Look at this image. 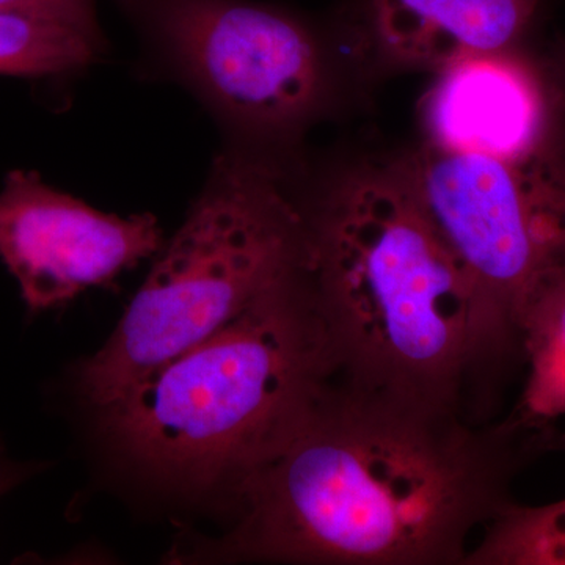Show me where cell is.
Masks as SVG:
<instances>
[{
	"mask_svg": "<svg viewBox=\"0 0 565 565\" xmlns=\"http://www.w3.org/2000/svg\"><path fill=\"white\" fill-rule=\"evenodd\" d=\"M555 429L475 423L334 379L266 459L230 487L222 559L463 565L468 541L512 503Z\"/></svg>",
	"mask_w": 565,
	"mask_h": 565,
	"instance_id": "1",
	"label": "cell"
},
{
	"mask_svg": "<svg viewBox=\"0 0 565 565\" xmlns=\"http://www.w3.org/2000/svg\"><path fill=\"white\" fill-rule=\"evenodd\" d=\"M338 377L479 422L501 375L484 302L396 161L334 182L307 221Z\"/></svg>",
	"mask_w": 565,
	"mask_h": 565,
	"instance_id": "2",
	"label": "cell"
},
{
	"mask_svg": "<svg viewBox=\"0 0 565 565\" xmlns=\"http://www.w3.org/2000/svg\"><path fill=\"white\" fill-rule=\"evenodd\" d=\"M337 377L305 269L99 412L111 445L147 478L188 494L226 493Z\"/></svg>",
	"mask_w": 565,
	"mask_h": 565,
	"instance_id": "3",
	"label": "cell"
},
{
	"mask_svg": "<svg viewBox=\"0 0 565 565\" xmlns=\"http://www.w3.org/2000/svg\"><path fill=\"white\" fill-rule=\"evenodd\" d=\"M308 266L307 218L275 174L222 159L109 340L81 364L82 396L106 407Z\"/></svg>",
	"mask_w": 565,
	"mask_h": 565,
	"instance_id": "4",
	"label": "cell"
},
{
	"mask_svg": "<svg viewBox=\"0 0 565 565\" xmlns=\"http://www.w3.org/2000/svg\"><path fill=\"white\" fill-rule=\"evenodd\" d=\"M438 232L471 274L501 373L522 359L527 294L565 263V161L556 148L512 161L424 143L397 159Z\"/></svg>",
	"mask_w": 565,
	"mask_h": 565,
	"instance_id": "5",
	"label": "cell"
},
{
	"mask_svg": "<svg viewBox=\"0 0 565 565\" xmlns=\"http://www.w3.org/2000/svg\"><path fill=\"white\" fill-rule=\"evenodd\" d=\"M143 2L178 68L230 120L256 131H286L318 106L321 52L292 14L247 0Z\"/></svg>",
	"mask_w": 565,
	"mask_h": 565,
	"instance_id": "6",
	"label": "cell"
},
{
	"mask_svg": "<svg viewBox=\"0 0 565 565\" xmlns=\"http://www.w3.org/2000/svg\"><path fill=\"white\" fill-rule=\"evenodd\" d=\"M161 243L151 214H106L35 172L14 170L0 191V259L33 313L109 285L161 250Z\"/></svg>",
	"mask_w": 565,
	"mask_h": 565,
	"instance_id": "7",
	"label": "cell"
},
{
	"mask_svg": "<svg viewBox=\"0 0 565 565\" xmlns=\"http://www.w3.org/2000/svg\"><path fill=\"white\" fill-rule=\"evenodd\" d=\"M437 73L423 102L427 143L512 161L555 148L552 77L520 46L470 55Z\"/></svg>",
	"mask_w": 565,
	"mask_h": 565,
	"instance_id": "8",
	"label": "cell"
},
{
	"mask_svg": "<svg viewBox=\"0 0 565 565\" xmlns=\"http://www.w3.org/2000/svg\"><path fill=\"white\" fill-rule=\"evenodd\" d=\"M542 0H367L371 39L382 61L440 71L449 63L519 47Z\"/></svg>",
	"mask_w": 565,
	"mask_h": 565,
	"instance_id": "9",
	"label": "cell"
},
{
	"mask_svg": "<svg viewBox=\"0 0 565 565\" xmlns=\"http://www.w3.org/2000/svg\"><path fill=\"white\" fill-rule=\"evenodd\" d=\"M525 388L511 415L531 427H552L565 416V263L542 275L519 318Z\"/></svg>",
	"mask_w": 565,
	"mask_h": 565,
	"instance_id": "10",
	"label": "cell"
},
{
	"mask_svg": "<svg viewBox=\"0 0 565 565\" xmlns=\"http://www.w3.org/2000/svg\"><path fill=\"white\" fill-rule=\"evenodd\" d=\"M98 29L0 11V74L46 77L82 68L98 55Z\"/></svg>",
	"mask_w": 565,
	"mask_h": 565,
	"instance_id": "11",
	"label": "cell"
},
{
	"mask_svg": "<svg viewBox=\"0 0 565 565\" xmlns=\"http://www.w3.org/2000/svg\"><path fill=\"white\" fill-rule=\"evenodd\" d=\"M463 565H565V498L545 505L512 501L484 527Z\"/></svg>",
	"mask_w": 565,
	"mask_h": 565,
	"instance_id": "12",
	"label": "cell"
},
{
	"mask_svg": "<svg viewBox=\"0 0 565 565\" xmlns=\"http://www.w3.org/2000/svg\"><path fill=\"white\" fill-rule=\"evenodd\" d=\"M0 11L33 14L96 29L93 0H0Z\"/></svg>",
	"mask_w": 565,
	"mask_h": 565,
	"instance_id": "13",
	"label": "cell"
},
{
	"mask_svg": "<svg viewBox=\"0 0 565 565\" xmlns=\"http://www.w3.org/2000/svg\"><path fill=\"white\" fill-rule=\"evenodd\" d=\"M546 68H548L553 88H555L557 115H559V120L565 122V47L546 63Z\"/></svg>",
	"mask_w": 565,
	"mask_h": 565,
	"instance_id": "14",
	"label": "cell"
},
{
	"mask_svg": "<svg viewBox=\"0 0 565 565\" xmlns=\"http://www.w3.org/2000/svg\"><path fill=\"white\" fill-rule=\"evenodd\" d=\"M22 470L0 457V494L6 493L14 482L21 481Z\"/></svg>",
	"mask_w": 565,
	"mask_h": 565,
	"instance_id": "15",
	"label": "cell"
}]
</instances>
